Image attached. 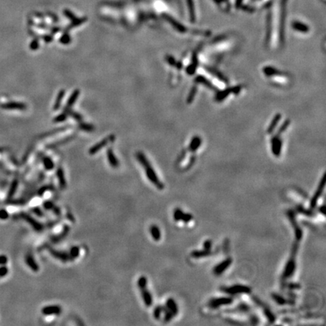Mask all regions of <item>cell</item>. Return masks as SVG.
Returning <instances> with one entry per match:
<instances>
[{
    "mask_svg": "<svg viewBox=\"0 0 326 326\" xmlns=\"http://www.w3.org/2000/svg\"><path fill=\"white\" fill-rule=\"evenodd\" d=\"M136 156H137L138 160L141 162V164L142 165V166H143V168H144V171H146V177H147V178L149 179V180H150V181L151 182V183H153V185L155 186L158 190H163L165 187L164 183H162V182L159 180V178H158V176H157L156 173V171H154L153 168V166L151 165L150 162L147 160L146 156H145L142 153H140V152L139 153H137Z\"/></svg>",
    "mask_w": 326,
    "mask_h": 326,
    "instance_id": "cell-1",
    "label": "cell"
},
{
    "mask_svg": "<svg viewBox=\"0 0 326 326\" xmlns=\"http://www.w3.org/2000/svg\"><path fill=\"white\" fill-rule=\"evenodd\" d=\"M298 242L295 241V242H294L292 247L291 257L288 258V261L286 263L285 268H284L283 273H282V281L287 280V279L291 278V277L294 274V272H295V270H296V267H297L296 256H297V252H298Z\"/></svg>",
    "mask_w": 326,
    "mask_h": 326,
    "instance_id": "cell-2",
    "label": "cell"
},
{
    "mask_svg": "<svg viewBox=\"0 0 326 326\" xmlns=\"http://www.w3.org/2000/svg\"><path fill=\"white\" fill-rule=\"evenodd\" d=\"M220 291L225 294L235 296L237 294H249L251 293V288L249 286L241 285V284H236L230 286H223L220 288Z\"/></svg>",
    "mask_w": 326,
    "mask_h": 326,
    "instance_id": "cell-3",
    "label": "cell"
},
{
    "mask_svg": "<svg viewBox=\"0 0 326 326\" xmlns=\"http://www.w3.org/2000/svg\"><path fill=\"white\" fill-rule=\"evenodd\" d=\"M286 214H287V217L288 218L289 221H290V223L291 224V226H292L295 240H296V241L299 242L303 239V230H302V229L300 228L299 224H298V221H297L296 212H294V210L289 209L288 210Z\"/></svg>",
    "mask_w": 326,
    "mask_h": 326,
    "instance_id": "cell-4",
    "label": "cell"
},
{
    "mask_svg": "<svg viewBox=\"0 0 326 326\" xmlns=\"http://www.w3.org/2000/svg\"><path fill=\"white\" fill-rule=\"evenodd\" d=\"M233 298L232 297H220L210 299L208 302V306L210 309H218L222 306H227L233 303Z\"/></svg>",
    "mask_w": 326,
    "mask_h": 326,
    "instance_id": "cell-5",
    "label": "cell"
},
{
    "mask_svg": "<svg viewBox=\"0 0 326 326\" xmlns=\"http://www.w3.org/2000/svg\"><path fill=\"white\" fill-rule=\"evenodd\" d=\"M325 186V175H324L322 176V178L321 181L319 182V186H318L315 193H314L312 199H311V200H310V209L313 210L314 208H315V207H316V205H317L318 200H319V198L321 197V196H322V194L323 192V190H324Z\"/></svg>",
    "mask_w": 326,
    "mask_h": 326,
    "instance_id": "cell-6",
    "label": "cell"
},
{
    "mask_svg": "<svg viewBox=\"0 0 326 326\" xmlns=\"http://www.w3.org/2000/svg\"><path fill=\"white\" fill-rule=\"evenodd\" d=\"M232 263H233L232 257H229L227 258H226L225 260L219 263L218 264H217L213 268V273L217 276L222 275L223 273L231 266Z\"/></svg>",
    "mask_w": 326,
    "mask_h": 326,
    "instance_id": "cell-7",
    "label": "cell"
},
{
    "mask_svg": "<svg viewBox=\"0 0 326 326\" xmlns=\"http://www.w3.org/2000/svg\"><path fill=\"white\" fill-rule=\"evenodd\" d=\"M61 312V307L58 305H48L42 309V313L44 315H58Z\"/></svg>",
    "mask_w": 326,
    "mask_h": 326,
    "instance_id": "cell-8",
    "label": "cell"
},
{
    "mask_svg": "<svg viewBox=\"0 0 326 326\" xmlns=\"http://www.w3.org/2000/svg\"><path fill=\"white\" fill-rule=\"evenodd\" d=\"M272 298L273 299V300L277 303V304L280 305V306H283V305H294L295 304L294 300L291 299H287L285 297H282L280 294H277V293H273L271 294Z\"/></svg>",
    "mask_w": 326,
    "mask_h": 326,
    "instance_id": "cell-9",
    "label": "cell"
},
{
    "mask_svg": "<svg viewBox=\"0 0 326 326\" xmlns=\"http://www.w3.org/2000/svg\"><path fill=\"white\" fill-rule=\"evenodd\" d=\"M49 251H50V254L53 256L55 258L58 259L59 261H62V262L66 263L67 262V261H70V260L69 254L67 253V252L60 251L55 250V249H51V248H49Z\"/></svg>",
    "mask_w": 326,
    "mask_h": 326,
    "instance_id": "cell-10",
    "label": "cell"
},
{
    "mask_svg": "<svg viewBox=\"0 0 326 326\" xmlns=\"http://www.w3.org/2000/svg\"><path fill=\"white\" fill-rule=\"evenodd\" d=\"M113 140H114V136H110V137L107 138L106 139L103 140V141H101V142H99L98 143H97V144H95L94 146H92V148L89 150V154H91V155L95 154L96 153H97L99 150H101V149H102L103 147H104V146H106L109 142L113 141Z\"/></svg>",
    "mask_w": 326,
    "mask_h": 326,
    "instance_id": "cell-11",
    "label": "cell"
},
{
    "mask_svg": "<svg viewBox=\"0 0 326 326\" xmlns=\"http://www.w3.org/2000/svg\"><path fill=\"white\" fill-rule=\"evenodd\" d=\"M1 107L4 109H17V110H24L27 108L26 104L21 102H8L1 105Z\"/></svg>",
    "mask_w": 326,
    "mask_h": 326,
    "instance_id": "cell-12",
    "label": "cell"
},
{
    "mask_svg": "<svg viewBox=\"0 0 326 326\" xmlns=\"http://www.w3.org/2000/svg\"><path fill=\"white\" fill-rule=\"evenodd\" d=\"M140 290H141V297H142V299H143L144 304L146 305V307H151L152 305H153V300L152 294L149 291V290L147 289V287L141 288Z\"/></svg>",
    "mask_w": 326,
    "mask_h": 326,
    "instance_id": "cell-13",
    "label": "cell"
},
{
    "mask_svg": "<svg viewBox=\"0 0 326 326\" xmlns=\"http://www.w3.org/2000/svg\"><path fill=\"white\" fill-rule=\"evenodd\" d=\"M165 307L168 309V310H169L171 313H172V315H174V316L178 315V311H179V310H178V304H177L176 301H175V300L173 299V298H168V299L166 300Z\"/></svg>",
    "mask_w": 326,
    "mask_h": 326,
    "instance_id": "cell-14",
    "label": "cell"
},
{
    "mask_svg": "<svg viewBox=\"0 0 326 326\" xmlns=\"http://www.w3.org/2000/svg\"><path fill=\"white\" fill-rule=\"evenodd\" d=\"M57 178L58 180L59 185L61 190H64L67 187V180H66L64 171L61 167H58L57 169Z\"/></svg>",
    "mask_w": 326,
    "mask_h": 326,
    "instance_id": "cell-15",
    "label": "cell"
},
{
    "mask_svg": "<svg viewBox=\"0 0 326 326\" xmlns=\"http://www.w3.org/2000/svg\"><path fill=\"white\" fill-rule=\"evenodd\" d=\"M213 254V252L212 251V250H205V249H202V250H194L192 251L190 253V256L195 259H198V258H202V257H205L211 256Z\"/></svg>",
    "mask_w": 326,
    "mask_h": 326,
    "instance_id": "cell-16",
    "label": "cell"
},
{
    "mask_svg": "<svg viewBox=\"0 0 326 326\" xmlns=\"http://www.w3.org/2000/svg\"><path fill=\"white\" fill-rule=\"evenodd\" d=\"M150 233L151 235L152 238L153 239V240L156 241H159L161 239L162 237V234H161V231L159 227L157 225L153 224L150 227Z\"/></svg>",
    "mask_w": 326,
    "mask_h": 326,
    "instance_id": "cell-17",
    "label": "cell"
},
{
    "mask_svg": "<svg viewBox=\"0 0 326 326\" xmlns=\"http://www.w3.org/2000/svg\"><path fill=\"white\" fill-rule=\"evenodd\" d=\"M107 159L109 162V164H110V165L113 168L118 167L119 163V161L118 159H116V156H115L114 153H113L112 149H108L107 152Z\"/></svg>",
    "mask_w": 326,
    "mask_h": 326,
    "instance_id": "cell-18",
    "label": "cell"
},
{
    "mask_svg": "<svg viewBox=\"0 0 326 326\" xmlns=\"http://www.w3.org/2000/svg\"><path fill=\"white\" fill-rule=\"evenodd\" d=\"M295 210H296V212H298V213L303 214L308 216V217H314L315 215V212L312 209H307V208H303L302 205H300L296 207Z\"/></svg>",
    "mask_w": 326,
    "mask_h": 326,
    "instance_id": "cell-19",
    "label": "cell"
},
{
    "mask_svg": "<svg viewBox=\"0 0 326 326\" xmlns=\"http://www.w3.org/2000/svg\"><path fill=\"white\" fill-rule=\"evenodd\" d=\"M24 217H26V219H27V221H29V222H30V224L32 225V227L34 228V229H36V230H37V231L43 230V226L40 223L38 222L37 220H35V219H33V218H32V217H30V216H28V215L25 214Z\"/></svg>",
    "mask_w": 326,
    "mask_h": 326,
    "instance_id": "cell-20",
    "label": "cell"
},
{
    "mask_svg": "<svg viewBox=\"0 0 326 326\" xmlns=\"http://www.w3.org/2000/svg\"><path fill=\"white\" fill-rule=\"evenodd\" d=\"M263 314H264L265 317L267 319L269 322L271 323V324H273L275 322L276 319V315L268 307H263Z\"/></svg>",
    "mask_w": 326,
    "mask_h": 326,
    "instance_id": "cell-21",
    "label": "cell"
},
{
    "mask_svg": "<svg viewBox=\"0 0 326 326\" xmlns=\"http://www.w3.org/2000/svg\"><path fill=\"white\" fill-rule=\"evenodd\" d=\"M27 263L28 266H30V268L32 270H33L34 272H38L39 270V266L38 265V263L35 261L33 257L31 255H28L27 257Z\"/></svg>",
    "mask_w": 326,
    "mask_h": 326,
    "instance_id": "cell-22",
    "label": "cell"
},
{
    "mask_svg": "<svg viewBox=\"0 0 326 326\" xmlns=\"http://www.w3.org/2000/svg\"><path fill=\"white\" fill-rule=\"evenodd\" d=\"M250 310H251V308L249 305L246 304V303H240V304H239L238 306L234 309L233 311H234V312L241 313H247L250 312Z\"/></svg>",
    "mask_w": 326,
    "mask_h": 326,
    "instance_id": "cell-23",
    "label": "cell"
},
{
    "mask_svg": "<svg viewBox=\"0 0 326 326\" xmlns=\"http://www.w3.org/2000/svg\"><path fill=\"white\" fill-rule=\"evenodd\" d=\"M79 95H80V90H76L73 93L71 94L70 97L69 98V100H68V101H67V106H66V109L67 108V109H70V107H72L73 104H74L75 101H76V99H77V97H79Z\"/></svg>",
    "mask_w": 326,
    "mask_h": 326,
    "instance_id": "cell-24",
    "label": "cell"
},
{
    "mask_svg": "<svg viewBox=\"0 0 326 326\" xmlns=\"http://www.w3.org/2000/svg\"><path fill=\"white\" fill-rule=\"evenodd\" d=\"M43 165H44L46 170H48V171H51V170L53 169L54 168H55V164H54L53 161L51 160V158H49V157L48 156L43 157Z\"/></svg>",
    "mask_w": 326,
    "mask_h": 326,
    "instance_id": "cell-25",
    "label": "cell"
},
{
    "mask_svg": "<svg viewBox=\"0 0 326 326\" xmlns=\"http://www.w3.org/2000/svg\"><path fill=\"white\" fill-rule=\"evenodd\" d=\"M68 254H69L70 256V261H74L80 255V248L77 246L72 247Z\"/></svg>",
    "mask_w": 326,
    "mask_h": 326,
    "instance_id": "cell-26",
    "label": "cell"
},
{
    "mask_svg": "<svg viewBox=\"0 0 326 326\" xmlns=\"http://www.w3.org/2000/svg\"><path fill=\"white\" fill-rule=\"evenodd\" d=\"M183 214V210L180 209V208H175V209L174 210V212H173V218H174V220L176 221V222L180 221Z\"/></svg>",
    "mask_w": 326,
    "mask_h": 326,
    "instance_id": "cell-27",
    "label": "cell"
},
{
    "mask_svg": "<svg viewBox=\"0 0 326 326\" xmlns=\"http://www.w3.org/2000/svg\"><path fill=\"white\" fill-rule=\"evenodd\" d=\"M137 284H138V286L140 289L146 288L147 287V278H146V276H142L138 279Z\"/></svg>",
    "mask_w": 326,
    "mask_h": 326,
    "instance_id": "cell-28",
    "label": "cell"
},
{
    "mask_svg": "<svg viewBox=\"0 0 326 326\" xmlns=\"http://www.w3.org/2000/svg\"><path fill=\"white\" fill-rule=\"evenodd\" d=\"M162 309H163V312H164L165 313L164 322H170V321L172 319V318L174 317V315H172V313H171L170 312L169 310H168L165 307H162Z\"/></svg>",
    "mask_w": 326,
    "mask_h": 326,
    "instance_id": "cell-29",
    "label": "cell"
},
{
    "mask_svg": "<svg viewBox=\"0 0 326 326\" xmlns=\"http://www.w3.org/2000/svg\"><path fill=\"white\" fill-rule=\"evenodd\" d=\"M64 91L61 90L60 92H59L58 96V97H57V100H56V101H55V106H54V109H58V108L60 107V102H61L62 99H63V97H64Z\"/></svg>",
    "mask_w": 326,
    "mask_h": 326,
    "instance_id": "cell-30",
    "label": "cell"
},
{
    "mask_svg": "<svg viewBox=\"0 0 326 326\" xmlns=\"http://www.w3.org/2000/svg\"><path fill=\"white\" fill-rule=\"evenodd\" d=\"M162 312H163V309H162V306H159H159H156L153 310L154 318H155L156 319H160Z\"/></svg>",
    "mask_w": 326,
    "mask_h": 326,
    "instance_id": "cell-31",
    "label": "cell"
},
{
    "mask_svg": "<svg viewBox=\"0 0 326 326\" xmlns=\"http://www.w3.org/2000/svg\"><path fill=\"white\" fill-rule=\"evenodd\" d=\"M192 218H193V217H192V215L191 214H189V213H184L183 212V215H182L181 217V221H183V223H185V224H187V223H189L190 220H192Z\"/></svg>",
    "mask_w": 326,
    "mask_h": 326,
    "instance_id": "cell-32",
    "label": "cell"
},
{
    "mask_svg": "<svg viewBox=\"0 0 326 326\" xmlns=\"http://www.w3.org/2000/svg\"><path fill=\"white\" fill-rule=\"evenodd\" d=\"M286 286L290 290H298L301 288V286L299 283H294V282L286 284Z\"/></svg>",
    "mask_w": 326,
    "mask_h": 326,
    "instance_id": "cell-33",
    "label": "cell"
},
{
    "mask_svg": "<svg viewBox=\"0 0 326 326\" xmlns=\"http://www.w3.org/2000/svg\"><path fill=\"white\" fill-rule=\"evenodd\" d=\"M43 205V208H44L45 210H52L54 208V207L55 206V205H54V203L51 201H49V200H47V201L44 202Z\"/></svg>",
    "mask_w": 326,
    "mask_h": 326,
    "instance_id": "cell-34",
    "label": "cell"
},
{
    "mask_svg": "<svg viewBox=\"0 0 326 326\" xmlns=\"http://www.w3.org/2000/svg\"><path fill=\"white\" fill-rule=\"evenodd\" d=\"M202 246H203V249H205V250H212V241L209 239L205 240V241L203 242Z\"/></svg>",
    "mask_w": 326,
    "mask_h": 326,
    "instance_id": "cell-35",
    "label": "cell"
},
{
    "mask_svg": "<svg viewBox=\"0 0 326 326\" xmlns=\"http://www.w3.org/2000/svg\"><path fill=\"white\" fill-rule=\"evenodd\" d=\"M60 42L63 44H69L70 42V38L68 35H64L60 39Z\"/></svg>",
    "mask_w": 326,
    "mask_h": 326,
    "instance_id": "cell-36",
    "label": "cell"
},
{
    "mask_svg": "<svg viewBox=\"0 0 326 326\" xmlns=\"http://www.w3.org/2000/svg\"><path fill=\"white\" fill-rule=\"evenodd\" d=\"M38 47H39V42H38V40L36 39V40H33L31 43V44L30 45V49L32 50H36L38 48Z\"/></svg>",
    "mask_w": 326,
    "mask_h": 326,
    "instance_id": "cell-37",
    "label": "cell"
},
{
    "mask_svg": "<svg viewBox=\"0 0 326 326\" xmlns=\"http://www.w3.org/2000/svg\"><path fill=\"white\" fill-rule=\"evenodd\" d=\"M66 118H67V114H65V113H62V114L59 115L58 116H57L55 120L56 122H59L64 121Z\"/></svg>",
    "mask_w": 326,
    "mask_h": 326,
    "instance_id": "cell-38",
    "label": "cell"
},
{
    "mask_svg": "<svg viewBox=\"0 0 326 326\" xmlns=\"http://www.w3.org/2000/svg\"><path fill=\"white\" fill-rule=\"evenodd\" d=\"M318 212H319V213L324 215V216L325 215V204L321 205L318 208Z\"/></svg>",
    "mask_w": 326,
    "mask_h": 326,
    "instance_id": "cell-39",
    "label": "cell"
},
{
    "mask_svg": "<svg viewBox=\"0 0 326 326\" xmlns=\"http://www.w3.org/2000/svg\"><path fill=\"white\" fill-rule=\"evenodd\" d=\"M80 128H81L82 129H83V130H85V131H92V129H93L92 126H91L90 125H86V124H82V125H80Z\"/></svg>",
    "mask_w": 326,
    "mask_h": 326,
    "instance_id": "cell-40",
    "label": "cell"
},
{
    "mask_svg": "<svg viewBox=\"0 0 326 326\" xmlns=\"http://www.w3.org/2000/svg\"><path fill=\"white\" fill-rule=\"evenodd\" d=\"M34 210H35V212H35V213L36 214L39 215V216H42V215H43V212H41L40 209H39V208H35V209H34Z\"/></svg>",
    "mask_w": 326,
    "mask_h": 326,
    "instance_id": "cell-41",
    "label": "cell"
}]
</instances>
